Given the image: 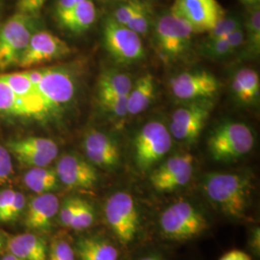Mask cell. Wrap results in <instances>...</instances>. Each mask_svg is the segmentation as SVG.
Here are the masks:
<instances>
[{
	"mask_svg": "<svg viewBox=\"0 0 260 260\" xmlns=\"http://www.w3.org/2000/svg\"><path fill=\"white\" fill-rule=\"evenodd\" d=\"M202 183L207 199L223 215L233 219L246 216L251 205L250 177L234 173H209Z\"/></svg>",
	"mask_w": 260,
	"mask_h": 260,
	"instance_id": "1",
	"label": "cell"
},
{
	"mask_svg": "<svg viewBox=\"0 0 260 260\" xmlns=\"http://www.w3.org/2000/svg\"><path fill=\"white\" fill-rule=\"evenodd\" d=\"M25 72L54 119L60 117L75 101L77 78L69 67H37Z\"/></svg>",
	"mask_w": 260,
	"mask_h": 260,
	"instance_id": "2",
	"label": "cell"
},
{
	"mask_svg": "<svg viewBox=\"0 0 260 260\" xmlns=\"http://www.w3.org/2000/svg\"><path fill=\"white\" fill-rule=\"evenodd\" d=\"M254 146L251 127L243 122L224 121L216 126L207 139V149L217 162H233L248 154Z\"/></svg>",
	"mask_w": 260,
	"mask_h": 260,
	"instance_id": "3",
	"label": "cell"
},
{
	"mask_svg": "<svg viewBox=\"0 0 260 260\" xmlns=\"http://www.w3.org/2000/svg\"><path fill=\"white\" fill-rule=\"evenodd\" d=\"M159 225L165 237L176 241L196 238L209 228L204 213L184 201L168 206L160 215Z\"/></svg>",
	"mask_w": 260,
	"mask_h": 260,
	"instance_id": "4",
	"label": "cell"
},
{
	"mask_svg": "<svg viewBox=\"0 0 260 260\" xmlns=\"http://www.w3.org/2000/svg\"><path fill=\"white\" fill-rule=\"evenodd\" d=\"M107 224L116 238L127 246L137 237L140 230L138 206L132 196L126 192H116L110 196L104 205Z\"/></svg>",
	"mask_w": 260,
	"mask_h": 260,
	"instance_id": "5",
	"label": "cell"
},
{
	"mask_svg": "<svg viewBox=\"0 0 260 260\" xmlns=\"http://www.w3.org/2000/svg\"><path fill=\"white\" fill-rule=\"evenodd\" d=\"M34 17L16 13L0 29V71L17 67L34 31Z\"/></svg>",
	"mask_w": 260,
	"mask_h": 260,
	"instance_id": "6",
	"label": "cell"
},
{
	"mask_svg": "<svg viewBox=\"0 0 260 260\" xmlns=\"http://www.w3.org/2000/svg\"><path fill=\"white\" fill-rule=\"evenodd\" d=\"M103 46L112 59L121 65H130L143 60L145 47L139 35L129 28L107 18L103 25Z\"/></svg>",
	"mask_w": 260,
	"mask_h": 260,
	"instance_id": "7",
	"label": "cell"
},
{
	"mask_svg": "<svg viewBox=\"0 0 260 260\" xmlns=\"http://www.w3.org/2000/svg\"><path fill=\"white\" fill-rule=\"evenodd\" d=\"M173 146L170 130L162 122L149 121L135 136L134 157L137 167L148 171L164 157Z\"/></svg>",
	"mask_w": 260,
	"mask_h": 260,
	"instance_id": "8",
	"label": "cell"
},
{
	"mask_svg": "<svg viewBox=\"0 0 260 260\" xmlns=\"http://www.w3.org/2000/svg\"><path fill=\"white\" fill-rule=\"evenodd\" d=\"M193 35L189 25L171 13L161 16L154 28L158 52L166 61H175L185 55L191 47Z\"/></svg>",
	"mask_w": 260,
	"mask_h": 260,
	"instance_id": "9",
	"label": "cell"
},
{
	"mask_svg": "<svg viewBox=\"0 0 260 260\" xmlns=\"http://www.w3.org/2000/svg\"><path fill=\"white\" fill-rule=\"evenodd\" d=\"M171 14L186 22L194 34L208 32L226 16L218 0H175Z\"/></svg>",
	"mask_w": 260,
	"mask_h": 260,
	"instance_id": "10",
	"label": "cell"
},
{
	"mask_svg": "<svg viewBox=\"0 0 260 260\" xmlns=\"http://www.w3.org/2000/svg\"><path fill=\"white\" fill-rule=\"evenodd\" d=\"M213 104L211 100H200L179 107L172 116L171 135L179 141H196L205 128Z\"/></svg>",
	"mask_w": 260,
	"mask_h": 260,
	"instance_id": "11",
	"label": "cell"
},
{
	"mask_svg": "<svg viewBox=\"0 0 260 260\" xmlns=\"http://www.w3.org/2000/svg\"><path fill=\"white\" fill-rule=\"evenodd\" d=\"M72 49L62 39L47 30L35 31L19 59L18 66L23 70L37 68L69 55Z\"/></svg>",
	"mask_w": 260,
	"mask_h": 260,
	"instance_id": "12",
	"label": "cell"
},
{
	"mask_svg": "<svg viewBox=\"0 0 260 260\" xmlns=\"http://www.w3.org/2000/svg\"><path fill=\"white\" fill-rule=\"evenodd\" d=\"M220 81L207 71L185 72L170 80V89L175 98L182 102L211 100L219 92Z\"/></svg>",
	"mask_w": 260,
	"mask_h": 260,
	"instance_id": "13",
	"label": "cell"
},
{
	"mask_svg": "<svg viewBox=\"0 0 260 260\" xmlns=\"http://www.w3.org/2000/svg\"><path fill=\"white\" fill-rule=\"evenodd\" d=\"M5 147L19 164L29 168L48 167L59 152L53 140L36 136L10 140Z\"/></svg>",
	"mask_w": 260,
	"mask_h": 260,
	"instance_id": "14",
	"label": "cell"
},
{
	"mask_svg": "<svg viewBox=\"0 0 260 260\" xmlns=\"http://www.w3.org/2000/svg\"><path fill=\"white\" fill-rule=\"evenodd\" d=\"M193 169L194 157L192 154H177L155 169L149 177V181L157 192H174L188 184L193 175Z\"/></svg>",
	"mask_w": 260,
	"mask_h": 260,
	"instance_id": "15",
	"label": "cell"
},
{
	"mask_svg": "<svg viewBox=\"0 0 260 260\" xmlns=\"http://www.w3.org/2000/svg\"><path fill=\"white\" fill-rule=\"evenodd\" d=\"M59 182L70 189H91L99 181V173L89 160L67 153L59 158L55 168Z\"/></svg>",
	"mask_w": 260,
	"mask_h": 260,
	"instance_id": "16",
	"label": "cell"
},
{
	"mask_svg": "<svg viewBox=\"0 0 260 260\" xmlns=\"http://www.w3.org/2000/svg\"><path fill=\"white\" fill-rule=\"evenodd\" d=\"M84 152L88 160L96 167L113 170L121 161V151L118 142L109 134L92 129L84 136Z\"/></svg>",
	"mask_w": 260,
	"mask_h": 260,
	"instance_id": "17",
	"label": "cell"
},
{
	"mask_svg": "<svg viewBox=\"0 0 260 260\" xmlns=\"http://www.w3.org/2000/svg\"><path fill=\"white\" fill-rule=\"evenodd\" d=\"M59 207L60 203L57 196L52 193L38 194L26 205L24 224L31 231H48L58 215Z\"/></svg>",
	"mask_w": 260,
	"mask_h": 260,
	"instance_id": "18",
	"label": "cell"
},
{
	"mask_svg": "<svg viewBox=\"0 0 260 260\" xmlns=\"http://www.w3.org/2000/svg\"><path fill=\"white\" fill-rule=\"evenodd\" d=\"M10 253L22 260H47V242L36 233L14 235L7 242Z\"/></svg>",
	"mask_w": 260,
	"mask_h": 260,
	"instance_id": "19",
	"label": "cell"
},
{
	"mask_svg": "<svg viewBox=\"0 0 260 260\" xmlns=\"http://www.w3.org/2000/svg\"><path fill=\"white\" fill-rule=\"evenodd\" d=\"M78 260H118V249L107 239L99 236L79 238L75 248Z\"/></svg>",
	"mask_w": 260,
	"mask_h": 260,
	"instance_id": "20",
	"label": "cell"
},
{
	"mask_svg": "<svg viewBox=\"0 0 260 260\" xmlns=\"http://www.w3.org/2000/svg\"><path fill=\"white\" fill-rule=\"evenodd\" d=\"M156 86L154 76L147 73L140 76L132 83L129 93L127 94V114L128 116H136L145 111L155 98Z\"/></svg>",
	"mask_w": 260,
	"mask_h": 260,
	"instance_id": "21",
	"label": "cell"
},
{
	"mask_svg": "<svg viewBox=\"0 0 260 260\" xmlns=\"http://www.w3.org/2000/svg\"><path fill=\"white\" fill-rule=\"evenodd\" d=\"M95 18L96 9L93 1L85 0L58 18L57 20L62 27L75 34H80L93 25Z\"/></svg>",
	"mask_w": 260,
	"mask_h": 260,
	"instance_id": "22",
	"label": "cell"
},
{
	"mask_svg": "<svg viewBox=\"0 0 260 260\" xmlns=\"http://www.w3.org/2000/svg\"><path fill=\"white\" fill-rule=\"evenodd\" d=\"M233 94L239 103L251 104L255 103L259 96V75L251 69H241L232 81Z\"/></svg>",
	"mask_w": 260,
	"mask_h": 260,
	"instance_id": "23",
	"label": "cell"
},
{
	"mask_svg": "<svg viewBox=\"0 0 260 260\" xmlns=\"http://www.w3.org/2000/svg\"><path fill=\"white\" fill-rule=\"evenodd\" d=\"M23 183L36 194L51 193L59 185L55 169L48 167L30 168L23 176Z\"/></svg>",
	"mask_w": 260,
	"mask_h": 260,
	"instance_id": "24",
	"label": "cell"
},
{
	"mask_svg": "<svg viewBox=\"0 0 260 260\" xmlns=\"http://www.w3.org/2000/svg\"><path fill=\"white\" fill-rule=\"evenodd\" d=\"M0 113L10 117L32 119V113L22 99L0 79Z\"/></svg>",
	"mask_w": 260,
	"mask_h": 260,
	"instance_id": "25",
	"label": "cell"
},
{
	"mask_svg": "<svg viewBox=\"0 0 260 260\" xmlns=\"http://www.w3.org/2000/svg\"><path fill=\"white\" fill-rule=\"evenodd\" d=\"M132 87V80L128 75L116 70L103 72L98 82V94H115L126 96Z\"/></svg>",
	"mask_w": 260,
	"mask_h": 260,
	"instance_id": "26",
	"label": "cell"
},
{
	"mask_svg": "<svg viewBox=\"0 0 260 260\" xmlns=\"http://www.w3.org/2000/svg\"><path fill=\"white\" fill-rule=\"evenodd\" d=\"M247 50L252 54L257 55L260 50V10L259 5L254 6L248 21L246 23L245 42Z\"/></svg>",
	"mask_w": 260,
	"mask_h": 260,
	"instance_id": "27",
	"label": "cell"
},
{
	"mask_svg": "<svg viewBox=\"0 0 260 260\" xmlns=\"http://www.w3.org/2000/svg\"><path fill=\"white\" fill-rule=\"evenodd\" d=\"M98 100L101 107L107 112L112 118L122 119L128 116L127 114V95H115V94H98Z\"/></svg>",
	"mask_w": 260,
	"mask_h": 260,
	"instance_id": "28",
	"label": "cell"
},
{
	"mask_svg": "<svg viewBox=\"0 0 260 260\" xmlns=\"http://www.w3.org/2000/svg\"><path fill=\"white\" fill-rule=\"evenodd\" d=\"M95 219L94 210L92 205L81 199L79 206L73 218V221L70 225V229L75 231H84L93 225Z\"/></svg>",
	"mask_w": 260,
	"mask_h": 260,
	"instance_id": "29",
	"label": "cell"
},
{
	"mask_svg": "<svg viewBox=\"0 0 260 260\" xmlns=\"http://www.w3.org/2000/svg\"><path fill=\"white\" fill-rule=\"evenodd\" d=\"M241 20L235 16H224L211 30L207 32L205 42L228 37L234 30L241 27Z\"/></svg>",
	"mask_w": 260,
	"mask_h": 260,
	"instance_id": "30",
	"label": "cell"
},
{
	"mask_svg": "<svg viewBox=\"0 0 260 260\" xmlns=\"http://www.w3.org/2000/svg\"><path fill=\"white\" fill-rule=\"evenodd\" d=\"M47 260H75V249L65 238H54L48 248Z\"/></svg>",
	"mask_w": 260,
	"mask_h": 260,
	"instance_id": "31",
	"label": "cell"
},
{
	"mask_svg": "<svg viewBox=\"0 0 260 260\" xmlns=\"http://www.w3.org/2000/svg\"><path fill=\"white\" fill-rule=\"evenodd\" d=\"M203 50L205 55L210 59L225 58L233 53V50L225 38L211 42H205V47Z\"/></svg>",
	"mask_w": 260,
	"mask_h": 260,
	"instance_id": "32",
	"label": "cell"
},
{
	"mask_svg": "<svg viewBox=\"0 0 260 260\" xmlns=\"http://www.w3.org/2000/svg\"><path fill=\"white\" fill-rule=\"evenodd\" d=\"M126 27L129 28L130 30L139 36H144L148 33L149 28V9L145 4L142 5L134 17L130 19L129 22L126 24Z\"/></svg>",
	"mask_w": 260,
	"mask_h": 260,
	"instance_id": "33",
	"label": "cell"
},
{
	"mask_svg": "<svg viewBox=\"0 0 260 260\" xmlns=\"http://www.w3.org/2000/svg\"><path fill=\"white\" fill-rule=\"evenodd\" d=\"M80 202H81V198L70 197L66 199L62 205H60L58 215H59V221L61 224L70 229V225Z\"/></svg>",
	"mask_w": 260,
	"mask_h": 260,
	"instance_id": "34",
	"label": "cell"
},
{
	"mask_svg": "<svg viewBox=\"0 0 260 260\" xmlns=\"http://www.w3.org/2000/svg\"><path fill=\"white\" fill-rule=\"evenodd\" d=\"M27 205V202H26V198L25 196L23 195L20 192H17L15 193L13 202L9 206L8 210L6 214L3 217L2 223H7L15 222L19 219V217L22 215L24 212L25 208Z\"/></svg>",
	"mask_w": 260,
	"mask_h": 260,
	"instance_id": "35",
	"label": "cell"
},
{
	"mask_svg": "<svg viewBox=\"0 0 260 260\" xmlns=\"http://www.w3.org/2000/svg\"><path fill=\"white\" fill-rule=\"evenodd\" d=\"M142 5H143V3L137 1V0L128 1L125 4L121 5L119 8L115 10L113 19L121 25L126 26V24L129 22L130 19L134 17V15L138 12V10L142 7Z\"/></svg>",
	"mask_w": 260,
	"mask_h": 260,
	"instance_id": "36",
	"label": "cell"
},
{
	"mask_svg": "<svg viewBox=\"0 0 260 260\" xmlns=\"http://www.w3.org/2000/svg\"><path fill=\"white\" fill-rule=\"evenodd\" d=\"M14 174L12 155L6 147L0 146V187L9 181Z\"/></svg>",
	"mask_w": 260,
	"mask_h": 260,
	"instance_id": "37",
	"label": "cell"
},
{
	"mask_svg": "<svg viewBox=\"0 0 260 260\" xmlns=\"http://www.w3.org/2000/svg\"><path fill=\"white\" fill-rule=\"evenodd\" d=\"M47 0H18L17 12L35 17L44 7Z\"/></svg>",
	"mask_w": 260,
	"mask_h": 260,
	"instance_id": "38",
	"label": "cell"
},
{
	"mask_svg": "<svg viewBox=\"0 0 260 260\" xmlns=\"http://www.w3.org/2000/svg\"><path fill=\"white\" fill-rule=\"evenodd\" d=\"M15 193L16 191L11 188L3 189L0 191V223H2L3 217L13 202Z\"/></svg>",
	"mask_w": 260,
	"mask_h": 260,
	"instance_id": "39",
	"label": "cell"
},
{
	"mask_svg": "<svg viewBox=\"0 0 260 260\" xmlns=\"http://www.w3.org/2000/svg\"><path fill=\"white\" fill-rule=\"evenodd\" d=\"M226 41L229 42L230 46L232 47L233 52L237 50L242 45H244L245 42V29L243 26L234 30L233 33H231L228 37H225Z\"/></svg>",
	"mask_w": 260,
	"mask_h": 260,
	"instance_id": "40",
	"label": "cell"
},
{
	"mask_svg": "<svg viewBox=\"0 0 260 260\" xmlns=\"http://www.w3.org/2000/svg\"><path fill=\"white\" fill-rule=\"evenodd\" d=\"M83 1L85 0H57L55 8L56 18H60L69 11L75 8L78 3Z\"/></svg>",
	"mask_w": 260,
	"mask_h": 260,
	"instance_id": "41",
	"label": "cell"
},
{
	"mask_svg": "<svg viewBox=\"0 0 260 260\" xmlns=\"http://www.w3.org/2000/svg\"><path fill=\"white\" fill-rule=\"evenodd\" d=\"M220 260H251V256L240 250H232L224 253Z\"/></svg>",
	"mask_w": 260,
	"mask_h": 260,
	"instance_id": "42",
	"label": "cell"
},
{
	"mask_svg": "<svg viewBox=\"0 0 260 260\" xmlns=\"http://www.w3.org/2000/svg\"><path fill=\"white\" fill-rule=\"evenodd\" d=\"M251 246L255 254H259L260 251V231L258 228L254 229L251 233Z\"/></svg>",
	"mask_w": 260,
	"mask_h": 260,
	"instance_id": "43",
	"label": "cell"
},
{
	"mask_svg": "<svg viewBox=\"0 0 260 260\" xmlns=\"http://www.w3.org/2000/svg\"><path fill=\"white\" fill-rule=\"evenodd\" d=\"M240 1L246 5H253V6L259 5V0H240Z\"/></svg>",
	"mask_w": 260,
	"mask_h": 260,
	"instance_id": "44",
	"label": "cell"
},
{
	"mask_svg": "<svg viewBox=\"0 0 260 260\" xmlns=\"http://www.w3.org/2000/svg\"><path fill=\"white\" fill-rule=\"evenodd\" d=\"M140 260H163L158 254H149V255H147V256H145V257H143V258H141Z\"/></svg>",
	"mask_w": 260,
	"mask_h": 260,
	"instance_id": "45",
	"label": "cell"
},
{
	"mask_svg": "<svg viewBox=\"0 0 260 260\" xmlns=\"http://www.w3.org/2000/svg\"><path fill=\"white\" fill-rule=\"evenodd\" d=\"M0 260H22L19 258V257H17V256H15L14 254H12V253H8V254H6L5 256H3L2 258Z\"/></svg>",
	"mask_w": 260,
	"mask_h": 260,
	"instance_id": "46",
	"label": "cell"
},
{
	"mask_svg": "<svg viewBox=\"0 0 260 260\" xmlns=\"http://www.w3.org/2000/svg\"><path fill=\"white\" fill-rule=\"evenodd\" d=\"M3 246H4V238L2 233H0V250L3 248Z\"/></svg>",
	"mask_w": 260,
	"mask_h": 260,
	"instance_id": "47",
	"label": "cell"
},
{
	"mask_svg": "<svg viewBox=\"0 0 260 260\" xmlns=\"http://www.w3.org/2000/svg\"><path fill=\"white\" fill-rule=\"evenodd\" d=\"M106 1H119V0H106Z\"/></svg>",
	"mask_w": 260,
	"mask_h": 260,
	"instance_id": "48",
	"label": "cell"
}]
</instances>
